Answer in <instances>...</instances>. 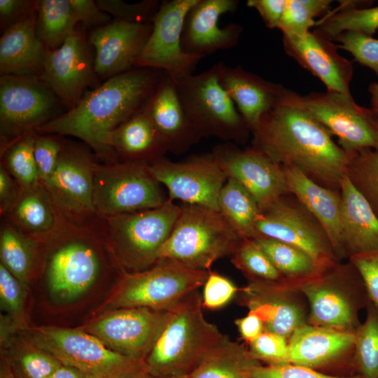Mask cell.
<instances>
[{
  "label": "cell",
  "mask_w": 378,
  "mask_h": 378,
  "mask_svg": "<svg viewBox=\"0 0 378 378\" xmlns=\"http://www.w3.org/2000/svg\"><path fill=\"white\" fill-rule=\"evenodd\" d=\"M167 200L148 165L122 161L97 162L93 203L99 217L157 208Z\"/></svg>",
  "instance_id": "cell-10"
},
{
  "label": "cell",
  "mask_w": 378,
  "mask_h": 378,
  "mask_svg": "<svg viewBox=\"0 0 378 378\" xmlns=\"http://www.w3.org/2000/svg\"><path fill=\"white\" fill-rule=\"evenodd\" d=\"M262 365L248 347L225 335L204 356L188 378H252Z\"/></svg>",
  "instance_id": "cell-33"
},
{
  "label": "cell",
  "mask_w": 378,
  "mask_h": 378,
  "mask_svg": "<svg viewBox=\"0 0 378 378\" xmlns=\"http://www.w3.org/2000/svg\"><path fill=\"white\" fill-rule=\"evenodd\" d=\"M105 144L118 160L146 165L163 159L167 153L158 131L143 111L112 130Z\"/></svg>",
  "instance_id": "cell-32"
},
{
  "label": "cell",
  "mask_w": 378,
  "mask_h": 378,
  "mask_svg": "<svg viewBox=\"0 0 378 378\" xmlns=\"http://www.w3.org/2000/svg\"><path fill=\"white\" fill-rule=\"evenodd\" d=\"M181 206L157 264L209 271L214 262L231 256L241 239L218 210L196 204Z\"/></svg>",
  "instance_id": "cell-4"
},
{
  "label": "cell",
  "mask_w": 378,
  "mask_h": 378,
  "mask_svg": "<svg viewBox=\"0 0 378 378\" xmlns=\"http://www.w3.org/2000/svg\"><path fill=\"white\" fill-rule=\"evenodd\" d=\"M2 216L24 235L43 244L55 240L68 224L41 183L21 190Z\"/></svg>",
  "instance_id": "cell-30"
},
{
  "label": "cell",
  "mask_w": 378,
  "mask_h": 378,
  "mask_svg": "<svg viewBox=\"0 0 378 378\" xmlns=\"http://www.w3.org/2000/svg\"><path fill=\"white\" fill-rule=\"evenodd\" d=\"M335 41L338 48L349 52L355 60L371 69L378 78V39L355 31H346L338 35Z\"/></svg>",
  "instance_id": "cell-47"
},
{
  "label": "cell",
  "mask_w": 378,
  "mask_h": 378,
  "mask_svg": "<svg viewBox=\"0 0 378 378\" xmlns=\"http://www.w3.org/2000/svg\"><path fill=\"white\" fill-rule=\"evenodd\" d=\"M288 0H248V7L255 9L267 27L278 28Z\"/></svg>",
  "instance_id": "cell-54"
},
{
  "label": "cell",
  "mask_w": 378,
  "mask_h": 378,
  "mask_svg": "<svg viewBox=\"0 0 378 378\" xmlns=\"http://www.w3.org/2000/svg\"><path fill=\"white\" fill-rule=\"evenodd\" d=\"M164 72L134 68L88 90L72 108L35 130L41 134L82 140L104 162L119 161L106 147L107 135L141 111Z\"/></svg>",
  "instance_id": "cell-2"
},
{
  "label": "cell",
  "mask_w": 378,
  "mask_h": 378,
  "mask_svg": "<svg viewBox=\"0 0 378 378\" xmlns=\"http://www.w3.org/2000/svg\"><path fill=\"white\" fill-rule=\"evenodd\" d=\"M97 163L86 147L63 139L55 169L42 184L57 209L72 225L93 229L99 218L93 203Z\"/></svg>",
  "instance_id": "cell-12"
},
{
  "label": "cell",
  "mask_w": 378,
  "mask_h": 378,
  "mask_svg": "<svg viewBox=\"0 0 378 378\" xmlns=\"http://www.w3.org/2000/svg\"><path fill=\"white\" fill-rule=\"evenodd\" d=\"M211 270L158 263L139 272H125L107 308L144 307L166 311L204 286Z\"/></svg>",
  "instance_id": "cell-11"
},
{
  "label": "cell",
  "mask_w": 378,
  "mask_h": 378,
  "mask_svg": "<svg viewBox=\"0 0 378 378\" xmlns=\"http://www.w3.org/2000/svg\"><path fill=\"white\" fill-rule=\"evenodd\" d=\"M192 125L202 137L244 143L251 132L220 83L214 64L200 74L169 75Z\"/></svg>",
  "instance_id": "cell-7"
},
{
  "label": "cell",
  "mask_w": 378,
  "mask_h": 378,
  "mask_svg": "<svg viewBox=\"0 0 378 378\" xmlns=\"http://www.w3.org/2000/svg\"><path fill=\"white\" fill-rule=\"evenodd\" d=\"M163 378H188V375H173L169 376Z\"/></svg>",
  "instance_id": "cell-62"
},
{
  "label": "cell",
  "mask_w": 378,
  "mask_h": 378,
  "mask_svg": "<svg viewBox=\"0 0 378 378\" xmlns=\"http://www.w3.org/2000/svg\"><path fill=\"white\" fill-rule=\"evenodd\" d=\"M220 83L227 92L251 132L280 101L284 87L265 80L241 66L215 64Z\"/></svg>",
  "instance_id": "cell-26"
},
{
  "label": "cell",
  "mask_w": 378,
  "mask_h": 378,
  "mask_svg": "<svg viewBox=\"0 0 378 378\" xmlns=\"http://www.w3.org/2000/svg\"><path fill=\"white\" fill-rule=\"evenodd\" d=\"M165 313L144 307L118 308L80 328L115 352L144 361L160 330Z\"/></svg>",
  "instance_id": "cell-18"
},
{
  "label": "cell",
  "mask_w": 378,
  "mask_h": 378,
  "mask_svg": "<svg viewBox=\"0 0 378 378\" xmlns=\"http://www.w3.org/2000/svg\"><path fill=\"white\" fill-rule=\"evenodd\" d=\"M78 23L95 28L110 22L111 15L99 8L96 1L69 0Z\"/></svg>",
  "instance_id": "cell-53"
},
{
  "label": "cell",
  "mask_w": 378,
  "mask_h": 378,
  "mask_svg": "<svg viewBox=\"0 0 378 378\" xmlns=\"http://www.w3.org/2000/svg\"><path fill=\"white\" fill-rule=\"evenodd\" d=\"M36 1L0 0L1 25L4 29L15 23L34 6Z\"/></svg>",
  "instance_id": "cell-55"
},
{
  "label": "cell",
  "mask_w": 378,
  "mask_h": 378,
  "mask_svg": "<svg viewBox=\"0 0 378 378\" xmlns=\"http://www.w3.org/2000/svg\"><path fill=\"white\" fill-rule=\"evenodd\" d=\"M128 378H157V377L151 375L150 374L147 372L146 370H143Z\"/></svg>",
  "instance_id": "cell-61"
},
{
  "label": "cell",
  "mask_w": 378,
  "mask_h": 378,
  "mask_svg": "<svg viewBox=\"0 0 378 378\" xmlns=\"http://www.w3.org/2000/svg\"><path fill=\"white\" fill-rule=\"evenodd\" d=\"M340 214L346 257L378 251V217L347 174L340 182Z\"/></svg>",
  "instance_id": "cell-31"
},
{
  "label": "cell",
  "mask_w": 378,
  "mask_h": 378,
  "mask_svg": "<svg viewBox=\"0 0 378 378\" xmlns=\"http://www.w3.org/2000/svg\"><path fill=\"white\" fill-rule=\"evenodd\" d=\"M34 133L28 132L1 147V164L22 190L41 184L34 158Z\"/></svg>",
  "instance_id": "cell-40"
},
{
  "label": "cell",
  "mask_w": 378,
  "mask_h": 378,
  "mask_svg": "<svg viewBox=\"0 0 378 378\" xmlns=\"http://www.w3.org/2000/svg\"><path fill=\"white\" fill-rule=\"evenodd\" d=\"M368 91L370 94L372 109L378 113V83L370 84Z\"/></svg>",
  "instance_id": "cell-59"
},
{
  "label": "cell",
  "mask_w": 378,
  "mask_h": 378,
  "mask_svg": "<svg viewBox=\"0 0 378 378\" xmlns=\"http://www.w3.org/2000/svg\"><path fill=\"white\" fill-rule=\"evenodd\" d=\"M56 98L39 78L1 75V147L54 118Z\"/></svg>",
  "instance_id": "cell-14"
},
{
  "label": "cell",
  "mask_w": 378,
  "mask_h": 378,
  "mask_svg": "<svg viewBox=\"0 0 378 378\" xmlns=\"http://www.w3.org/2000/svg\"><path fill=\"white\" fill-rule=\"evenodd\" d=\"M230 257L232 263L248 281L286 282L266 253L252 238L241 239Z\"/></svg>",
  "instance_id": "cell-41"
},
{
  "label": "cell",
  "mask_w": 378,
  "mask_h": 378,
  "mask_svg": "<svg viewBox=\"0 0 378 378\" xmlns=\"http://www.w3.org/2000/svg\"><path fill=\"white\" fill-rule=\"evenodd\" d=\"M160 136L167 152H186L202 138L190 121L172 78L164 72L143 110Z\"/></svg>",
  "instance_id": "cell-25"
},
{
  "label": "cell",
  "mask_w": 378,
  "mask_h": 378,
  "mask_svg": "<svg viewBox=\"0 0 378 378\" xmlns=\"http://www.w3.org/2000/svg\"><path fill=\"white\" fill-rule=\"evenodd\" d=\"M198 290L166 310L155 342L144 360L145 370L157 378L188 375L222 340L218 328L207 321Z\"/></svg>",
  "instance_id": "cell-3"
},
{
  "label": "cell",
  "mask_w": 378,
  "mask_h": 378,
  "mask_svg": "<svg viewBox=\"0 0 378 378\" xmlns=\"http://www.w3.org/2000/svg\"><path fill=\"white\" fill-rule=\"evenodd\" d=\"M252 378H363L355 374L347 376L331 375L319 370L291 363L260 365L254 371Z\"/></svg>",
  "instance_id": "cell-51"
},
{
  "label": "cell",
  "mask_w": 378,
  "mask_h": 378,
  "mask_svg": "<svg viewBox=\"0 0 378 378\" xmlns=\"http://www.w3.org/2000/svg\"><path fill=\"white\" fill-rule=\"evenodd\" d=\"M4 357L18 378H48L62 365L52 355L31 344Z\"/></svg>",
  "instance_id": "cell-44"
},
{
  "label": "cell",
  "mask_w": 378,
  "mask_h": 378,
  "mask_svg": "<svg viewBox=\"0 0 378 378\" xmlns=\"http://www.w3.org/2000/svg\"><path fill=\"white\" fill-rule=\"evenodd\" d=\"M62 144L60 136L34 133V158L41 184L48 181L55 169Z\"/></svg>",
  "instance_id": "cell-48"
},
{
  "label": "cell",
  "mask_w": 378,
  "mask_h": 378,
  "mask_svg": "<svg viewBox=\"0 0 378 378\" xmlns=\"http://www.w3.org/2000/svg\"><path fill=\"white\" fill-rule=\"evenodd\" d=\"M47 50L36 34L34 6L22 18L4 29L0 38V73L39 78Z\"/></svg>",
  "instance_id": "cell-27"
},
{
  "label": "cell",
  "mask_w": 378,
  "mask_h": 378,
  "mask_svg": "<svg viewBox=\"0 0 378 378\" xmlns=\"http://www.w3.org/2000/svg\"><path fill=\"white\" fill-rule=\"evenodd\" d=\"M39 78L69 110L90 88L99 86L94 58L79 27L57 49L47 50Z\"/></svg>",
  "instance_id": "cell-17"
},
{
  "label": "cell",
  "mask_w": 378,
  "mask_h": 378,
  "mask_svg": "<svg viewBox=\"0 0 378 378\" xmlns=\"http://www.w3.org/2000/svg\"><path fill=\"white\" fill-rule=\"evenodd\" d=\"M283 45L286 54L317 77L327 91L351 94L353 64L321 32L315 29L301 36L283 34Z\"/></svg>",
  "instance_id": "cell-23"
},
{
  "label": "cell",
  "mask_w": 378,
  "mask_h": 378,
  "mask_svg": "<svg viewBox=\"0 0 378 378\" xmlns=\"http://www.w3.org/2000/svg\"><path fill=\"white\" fill-rule=\"evenodd\" d=\"M148 167L167 188L169 200L218 211V196L227 176L211 154L179 162L163 158Z\"/></svg>",
  "instance_id": "cell-19"
},
{
  "label": "cell",
  "mask_w": 378,
  "mask_h": 378,
  "mask_svg": "<svg viewBox=\"0 0 378 378\" xmlns=\"http://www.w3.org/2000/svg\"><path fill=\"white\" fill-rule=\"evenodd\" d=\"M289 191L325 232L338 260L346 258L342 239L340 197L293 167H282Z\"/></svg>",
  "instance_id": "cell-28"
},
{
  "label": "cell",
  "mask_w": 378,
  "mask_h": 378,
  "mask_svg": "<svg viewBox=\"0 0 378 378\" xmlns=\"http://www.w3.org/2000/svg\"><path fill=\"white\" fill-rule=\"evenodd\" d=\"M234 324L241 339L248 345L265 330L261 319L257 315L248 312L246 316L237 318Z\"/></svg>",
  "instance_id": "cell-57"
},
{
  "label": "cell",
  "mask_w": 378,
  "mask_h": 378,
  "mask_svg": "<svg viewBox=\"0 0 378 378\" xmlns=\"http://www.w3.org/2000/svg\"><path fill=\"white\" fill-rule=\"evenodd\" d=\"M197 1L170 0L160 3L151 20V33L134 68L156 69L169 75L192 74L204 57L184 52L181 39L186 16Z\"/></svg>",
  "instance_id": "cell-16"
},
{
  "label": "cell",
  "mask_w": 378,
  "mask_h": 378,
  "mask_svg": "<svg viewBox=\"0 0 378 378\" xmlns=\"http://www.w3.org/2000/svg\"><path fill=\"white\" fill-rule=\"evenodd\" d=\"M255 237L293 246L325 268L339 261L318 223L298 201H290L286 195L261 211L255 224Z\"/></svg>",
  "instance_id": "cell-15"
},
{
  "label": "cell",
  "mask_w": 378,
  "mask_h": 378,
  "mask_svg": "<svg viewBox=\"0 0 378 378\" xmlns=\"http://www.w3.org/2000/svg\"><path fill=\"white\" fill-rule=\"evenodd\" d=\"M102 11L115 17V19L132 23L151 22L158 10V1L146 0L139 3L129 4L121 0H97Z\"/></svg>",
  "instance_id": "cell-46"
},
{
  "label": "cell",
  "mask_w": 378,
  "mask_h": 378,
  "mask_svg": "<svg viewBox=\"0 0 378 378\" xmlns=\"http://www.w3.org/2000/svg\"><path fill=\"white\" fill-rule=\"evenodd\" d=\"M363 5H370V1L346 2L342 8L327 14L316 29L332 41L346 31L372 36L378 29V6L363 8Z\"/></svg>",
  "instance_id": "cell-38"
},
{
  "label": "cell",
  "mask_w": 378,
  "mask_h": 378,
  "mask_svg": "<svg viewBox=\"0 0 378 378\" xmlns=\"http://www.w3.org/2000/svg\"><path fill=\"white\" fill-rule=\"evenodd\" d=\"M21 188L10 174L0 164V212L4 216L18 199Z\"/></svg>",
  "instance_id": "cell-56"
},
{
  "label": "cell",
  "mask_w": 378,
  "mask_h": 378,
  "mask_svg": "<svg viewBox=\"0 0 378 378\" xmlns=\"http://www.w3.org/2000/svg\"><path fill=\"white\" fill-rule=\"evenodd\" d=\"M248 349L259 362L267 365L290 363L288 340L276 333L265 330L248 344Z\"/></svg>",
  "instance_id": "cell-45"
},
{
  "label": "cell",
  "mask_w": 378,
  "mask_h": 378,
  "mask_svg": "<svg viewBox=\"0 0 378 378\" xmlns=\"http://www.w3.org/2000/svg\"><path fill=\"white\" fill-rule=\"evenodd\" d=\"M329 0H288L278 28L283 34L301 36L316 24L315 18L330 10Z\"/></svg>",
  "instance_id": "cell-43"
},
{
  "label": "cell",
  "mask_w": 378,
  "mask_h": 378,
  "mask_svg": "<svg viewBox=\"0 0 378 378\" xmlns=\"http://www.w3.org/2000/svg\"><path fill=\"white\" fill-rule=\"evenodd\" d=\"M346 174L378 217V147L351 156Z\"/></svg>",
  "instance_id": "cell-42"
},
{
  "label": "cell",
  "mask_w": 378,
  "mask_h": 378,
  "mask_svg": "<svg viewBox=\"0 0 378 378\" xmlns=\"http://www.w3.org/2000/svg\"><path fill=\"white\" fill-rule=\"evenodd\" d=\"M218 211L241 239L253 238L261 211L251 193L238 181L227 178L218 200Z\"/></svg>",
  "instance_id": "cell-35"
},
{
  "label": "cell",
  "mask_w": 378,
  "mask_h": 378,
  "mask_svg": "<svg viewBox=\"0 0 378 378\" xmlns=\"http://www.w3.org/2000/svg\"><path fill=\"white\" fill-rule=\"evenodd\" d=\"M40 243L22 233L4 218L0 231V257L2 263L25 284L32 273Z\"/></svg>",
  "instance_id": "cell-37"
},
{
  "label": "cell",
  "mask_w": 378,
  "mask_h": 378,
  "mask_svg": "<svg viewBox=\"0 0 378 378\" xmlns=\"http://www.w3.org/2000/svg\"><path fill=\"white\" fill-rule=\"evenodd\" d=\"M355 332L306 323L288 338L289 363L320 371L353 354Z\"/></svg>",
  "instance_id": "cell-29"
},
{
  "label": "cell",
  "mask_w": 378,
  "mask_h": 378,
  "mask_svg": "<svg viewBox=\"0 0 378 378\" xmlns=\"http://www.w3.org/2000/svg\"><path fill=\"white\" fill-rule=\"evenodd\" d=\"M181 211V206L168 199L157 208L99 217L93 230L110 243L129 273L139 272L157 264L158 252Z\"/></svg>",
  "instance_id": "cell-5"
},
{
  "label": "cell",
  "mask_w": 378,
  "mask_h": 378,
  "mask_svg": "<svg viewBox=\"0 0 378 378\" xmlns=\"http://www.w3.org/2000/svg\"><path fill=\"white\" fill-rule=\"evenodd\" d=\"M99 237L91 228L68 223L52 241L56 246L50 254L46 273L48 287L55 297L62 300L75 299L95 282L102 266L95 247Z\"/></svg>",
  "instance_id": "cell-13"
},
{
  "label": "cell",
  "mask_w": 378,
  "mask_h": 378,
  "mask_svg": "<svg viewBox=\"0 0 378 378\" xmlns=\"http://www.w3.org/2000/svg\"><path fill=\"white\" fill-rule=\"evenodd\" d=\"M238 4L237 0H197L185 20L181 39L183 51L204 57L236 46L242 26L230 23L220 27L218 20L221 15L234 12Z\"/></svg>",
  "instance_id": "cell-24"
},
{
  "label": "cell",
  "mask_w": 378,
  "mask_h": 378,
  "mask_svg": "<svg viewBox=\"0 0 378 378\" xmlns=\"http://www.w3.org/2000/svg\"><path fill=\"white\" fill-rule=\"evenodd\" d=\"M251 133L252 147L276 163L295 167L325 188L340 190L351 156L307 111L284 99L283 92Z\"/></svg>",
  "instance_id": "cell-1"
},
{
  "label": "cell",
  "mask_w": 378,
  "mask_h": 378,
  "mask_svg": "<svg viewBox=\"0 0 378 378\" xmlns=\"http://www.w3.org/2000/svg\"><path fill=\"white\" fill-rule=\"evenodd\" d=\"M0 378H18L4 357L1 362Z\"/></svg>",
  "instance_id": "cell-60"
},
{
  "label": "cell",
  "mask_w": 378,
  "mask_h": 378,
  "mask_svg": "<svg viewBox=\"0 0 378 378\" xmlns=\"http://www.w3.org/2000/svg\"><path fill=\"white\" fill-rule=\"evenodd\" d=\"M349 262L361 276L370 300L378 306V251L353 255Z\"/></svg>",
  "instance_id": "cell-52"
},
{
  "label": "cell",
  "mask_w": 378,
  "mask_h": 378,
  "mask_svg": "<svg viewBox=\"0 0 378 378\" xmlns=\"http://www.w3.org/2000/svg\"><path fill=\"white\" fill-rule=\"evenodd\" d=\"M203 286L202 306L210 310L226 305L239 289L229 279L211 270Z\"/></svg>",
  "instance_id": "cell-50"
},
{
  "label": "cell",
  "mask_w": 378,
  "mask_h": 378,
  "mask_svg": "<svg viewBox=\"0 0 378 378\" xmlns=\"http://www.w3.org/2000/svg\"><path fill=\"white\" fill-rule=\"evenodd\" d=\"M298 287L309 306L307 323L354 332L361 323L360 312L370 302L354 266L338 262Z\"/></svg>",
  "instance_id": "cell-6"
},
{
  "label": "cell",
  "mask_w": 378,
  "mask_h": 378,
  "mask_svg": "<svg viewBox=\"0 0 378 378\" xmlns=\"http://www.w3.org/2000/svg\"><path fill=\"white\" fill-rule=\"evenodd\" d=\"M211 155L227 178L251 193L261 211L290 193L282 166L253 147L241 150L226 143L216 146Z\"/></svg>",
  "instance_id": "cell-21"
},
{
  "label": "cell",
  "mask_w": 378,
  "mask_h": 378,
  "mask_svg": "<svg viewBox=\"0 0 378 378\" xmlns=\"http://www.w3.org/2000/svg\"><path fill=\"white\" fill-rule=\"evenodd\" d=\"M252 239L266 253L286 282L290 285L298 286L327 269L293 246L264 237Z\"/></svg>",
  "instance_id": "cell-34"
},
{
  "label": "cell",
  "mask_w": 378,
  "mask_h": 378,
  "mask_svg": "<svg viewBox=\"0 0 378 378\" xmlns=\"http://www.w3.org/2000/svg\"><path fill=\"white\" fill-rule=\"evenodd\" d=\"M29 337L31 344L86 378H128L145 370L144 361L115 352L81 328L40 326L31 328Z\"/></svg>",
  "instance_id": "cell-8"
},
{
  "label": "cell",
  "mask_w": 378,
  "mask_h": 378,
  "mask_svg": "<svg viewBox=\"0 0 378 378\" xmlns=\"http://www.w3.org/2000/svg\"><path fill=\"white\" fill-rule=\"evenodd\" d=\"M48 378H86L78 370L62 364Z\"/></svg>",
  "instance_id": "cell-58"
},
{
  "label": "cell",
  "mask_w": 378,
  "mask_h": 378,
  "mask_svg": "<svg viewBox=\"0 0 378 378\" xmlns=\"http://www.w3.org/2000/svg\"><path fill=\"white\" fill-rule=\"evenodd\" d=\"M355 331L351 366L363 378H378V306L370 301Z\"/></svg>",
  "instance_id": "cell-39"
},
{
  "label": "cell",
  "mask_w": 378,
  "mask_h": 378,
  "mask_svg": "<svg viewBox=\"0 0 378 378\" xmlns=\"http://www.w3.org/2000/svg\"><path fill=\"white\" fill-rule=\"evenodd\" d=\"M23 284L2 263H0L1 305L9 313L18 328L24 327L23 317Z\"/></svg>",
  "instance_id": "cell-49"
},
{
  "label": "cell",
  "mask_w": 378,
  "mask_h": 378,
  "mask_svg": "<svg viewBox=\"0 0 378 378\" xmlns=\"http://www.w3.org/2000/svg\"><path fill=\"white\" fill-rule=\"evenodd\" d=\"M152 22L115 19L94 28L89 43L94 48V68L99 78H109L134 68L152 31Z\"/></svg>",
  "instance_id": "cell-22"
},
{
  "label": "cell",
  "mask_w": 378,
  "mask_h": 378,
  "mask_svg": "<svg viewBox=\"0 0 378 378\" xmlns=\"http://www.w3.org/2000/svg\"><path fill=\"white\" fill-rule=\"evenodd\" d=\"M237 302L257 315L265 330L287 338L307 323L309 306L300 288L286 282L248 281L239 288Z\"/></svg>",
  "instance_id": "cell-20"
},
{
  "label": "cell",
  "mask_w": 378,
  "mask_h": 378,
  "mask_svg": "<svg viewBox=\"0 0 378 378\" xmlns=\"http://www.w3.org/2000/svg\"><path fill=\"white\" fill-rule=\"evenodd\" d=\"M36 34L47 50L58 48L78 24L69 0L36 1Z\"/></svg>",
  "instance_id": "cell-36"
},
{
  "label": "cell",
  "mask_w": 378,
  "mask_h": 378,
  "mask_svg": "<svg viewBox=\"0 0 378 378\" xmlns=\"http://www.w3.org/2000/svg\"><path fill=\"white\" fill-rule=\"evenodd\" d=\"M283 97L303 108L338 139L350 156L378 147V113L358 105L351 94L327 91L300 95L284 88Z\"/></svg>",
  "instance_id": "cell-9"
}]
</instances>
